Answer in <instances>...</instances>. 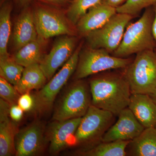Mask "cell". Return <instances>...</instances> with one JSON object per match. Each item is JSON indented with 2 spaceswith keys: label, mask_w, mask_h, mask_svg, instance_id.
Wrapping results in <instances>:
<instances>
[{
  "label": "cell",
  "mask_w": 156,
  "mask_h": 156,
  "mask_svg": "<svg viewBox=\"0 0 156 156\" xmlns=\"http://www.w3.org/2000/svg\"><path fill=\"white\" fill-rule=\"evenodd\" d=\"M92 105L118 116L127 108L131 95L128 81L123 74L106 73L89 82Z\"/></svg>",
  "instance_id": "cell-1"
},
{
  "label": "cell",
  "mask_w": 156,
  "mask_h": 156,
  "mask_svg": "<svg viewBox=\"0 0 156 156\" xmlns=\"http://www.w3.org/2000/svg\"><path fill=\"white\" fill-rule=\"evenodd\" d=\"M153 7L145 9L142 16L127 27L119 46L112 53L121 58L147 50H154L156 42L153 33Z\"/></svg>",
  "instance_id": "cell-2"
},
{
  "label": "cell",
  "mask_w": 156,
  "mask_h": 156,
  "mask_svg": "<svg viewBox=\"0 0 156 156\" xmlns=\"http://www.w3.org/2000/svg\"><path fill=\"white\" fill-rule=\"evenodd\" d=\"M123 75L131 94L150 95L156 90V53L147 50L136 53L134 61L125 68Z\"/></svg>",
  "instance_id": "cell-3"
},
{
  "label": "cell",
  "mask_w": 156,
  "mask_h": 156,
  "mask_svg": "<svg viewBox=\"0 0 156 156\" xmlns=\"http://www.w3.org/2000/svg\"><path fill=\"white\" fill-rule=\"evenodd\" d=\"M31 3L34 21L39 37L47 40L56 36H75L72 24L56 7L35 1Z\"/></svg>",
  "instance_id": "cell-4"
},
{
  "label": "cell",
  "mask_w": 156,
  "mask_h": 156,
  "mask_svg": "<svg viewBox=\"0 0 156 156\" xmlns=\"http://www.w3.org/2000/svg\"><path fill=\"white\" fill-rule=\"evenodd\" d=\"M115 117L110 112L91 105L75 133L76 143L91 147L101 142L104 135L113 124Z\"/></svg>",
  "instance_id": "cell-5"
},
{
  "label": "cell",
  "mask_w": 156,
  "mask_h": 156,
  "mask_svg": "<svg viewBox=\"0 0 156 156\" xmlns=\"http://www.w3.org/2000/svg\"><path fill=\"white\" fill-rule=\"evenodd\" d=\"M132 62L130 58L111 55L103 49L88 48L80 52L75 72L76 80L111 69H125Z\"/></svg>",
  "instance_id": "cell-6"
},
{
  "label": "cell",
  "mask_w": 156,
  "mask_h": 156,
  "mask_svg": "<svg viewBox=\"0 0 156 156\" xmlns=\"http://www.w3.org/2000/svg\"><path fill=\"white\" fill-rule=\"evenodd\" d=\"M92 105L90 87L85 81L77 80L69 87L54 112V121L82 118Z\"/></svg>",
  "instance_id": "cell-7"
},
{
  "label": "cell",
  "mask_w": 156,
  "mask_h": 156,
  "mask_svg": "<svg viewBox=\"0 0 156 156\" xmlns=\"http://www.w3.org/2000/svg\"><path fill=\"white\" fill-rule=\"evenodd\" d=\"M133 17L117 12L101 27L85 36L89 48L103 49L113 53L119 46L126 29Z\"/></svg>",
  "instance_id": "cell-8"
},
{
  "label": "cell",
  "mask_w": 156,
  "mask_h": 156,
  "mask_svg": "<svg viewBox=\"0 0 156 156\" xmlns=\"http://www.w3.org/2000/svg\"><path fill=\"white\" fill-rule=\"evenodd\" d=\"M81 48L80 45L76 48L61 70L34 96L35 111L44 113L52 108L56 96L75 72Z\"/></svg>",
  "instance_id": "cell-9"
},
{
  "label": "cell",
  "mask_w": 156,
  "mask_h": 156,
  "mask_svg": "<svg viewBox=\"0 0 156 156\" xmlns=\"http://www.w3.org/2000/svg\"><path fill=\"white\" fill-rule=\"evenodd\" d=\"M77 40L74 36L64 35L58 39L50 53L40 62V67L47 80H50L56 70L72 56Z\"/></svg>",
  "instance_id": "cell-10"
},
{
  "label": "cell",
  "mask_w": 156,
  "mask_h": 156,
  "mask_svg": "<svg viewBox=\"0 0 156 156\" xmlns=\"http://www.w3.org/2000/svg\"><path fill=\"white\" fill-rule=\"evenodd\" d=\"M15 139V155L33 156L43 153L45 147L44 128L35 122L17 133Z\"/></svg>",
  "instance_id": "cell-11"
},
{
  "label": "cell",
  "mask_w": 156,
  "mask_h": 156,
  "mask_svg": "<svg viewBox=\"0 0 156 156\" xmlns=\"http://www.w3.org/2000/svg\"><path fill=\"white\" fill-rule=\"evenodd\" d=\"M118 116L116 123L113 124L104 135L102 142L130 141L138 136L145 129L128 107L123 110Z\"/></svg>",
  "instance_id": "cell-12"
},
{
  "label": "cell",
  "mask_w": 156,
  "mask_h": 156,
  "mask_svg": "<svg viewBox=\"0 0 156 156\" xmlns=\"http://www.w3.org/2000/svg\"><path fill=\"white\" fill-rule=\"evenodd\" d=\"M116 13V8L109 5L103 0L102 2L89 9L79 20L76 25L77 32L85 37L101 27Z\"/></svg>",
  "instance_id": "cell-13"
},
{
  "label": "cell",
  "mask_w": 156,
  "mask_h": 156,
  "mask_svg": "<svg viewBox=\"0 0 156 156\" xmlns=\"http://www.w3.org/2000/svg\"><path fill=\"white\" fill-rule=\"evenodd\" d=\"M11 105L0 99V156H11L16 154L15 139L18 133L14 121L9 115Z\"/></svg>",
  "instance_id": "cell-14"
},
{
  "label": "cell",
  "mask_w": 156,
  "mask_h": 156,
  "mask_svg": "<svg viewBox=\"0 0 156 156\" xmlns=\"http://www.w3.org/2000/svg\"><path fill=\"white\" fill-rule=\"evenodd\" d=\"M82 118L62 121H54L50 125L48 135L50 142V154H56L66 147L69 138L76 133Z\"/></svg>",
  "instance_id": "cell-15"
},
{
  "label": "cell",
  "mask_w": 156,
  "mask_h": 156,
  "mask_svg": "<svg viewBox=\"0 0 156 156\" xmlns=\"http://www.w3.org/2000/svg\"><path fill=\"white\" fill-rule=\"evenodd\" d=\"M30 5L23 8L14 23L12 42L16 51L38 37Z\"/></svg>",
  "instance_id": "cell-16"
},
{
  "label": "cell",
  "mask_w": 156,
  "mask_h": 156,
  "mask_svg": "<svg viewBox=\"0 0 156 156\" xmlns=\"http://www.w3.org/2000/svg\"><path fill=\"white\" fill-rule=\"evenodd\" d=\"M128 107L144 128L156 127V103L150 95L131 94Z\"/></svg>",
  "instance_id": "cell-17"
},
{
  "label": "cell",
  "mask_w": 156,
  "mask_h": 156,
  "mask_svg": "<svg viewBox=\"0 0 156 156\" xmlns=\"http://www.w3.org/2000/svg\"><path fill=\"white\" fill-rule=\"evenodd\" d=\"M126 154L134 156H156V128H146L134 139L130 140Z\"/></svg>",
  "instance_id": "cell-18"
},
{
  "label": "cell",
  "mask_w": 156,
  "mask_h": 156,
  "mask_svg": "<svg viewBox=\"0 0 156 156\" xmlns=\"http://www.w3.org/2000/svg\"><path fill=\"white\" fill-rule=\"evenodd\" d=\"M47 80L39 63H34L24 68L22 76L14 87L22 95L34 89H41L44 86Z\"/></svg>",
  "instance_id": "cell-19"
},
{
  "label": "cell",
  "mask_w": 156,
  "mask_h": 156,
  "mask_svg": "<svg viewBox=\"0 0 156 156\" xmlns=\"http://www.w3.org/2000/svg\"><path fill=\"white\" fill-rule=\"evenodd\" d=\"M45 40L38 36L36 40L16 51L13 58L24 67L34 63H40L44 57L43 52Z\"/></svg>",
  "instance_id": "cell-20"
},
{
  "label": "cell",
  "mask_w": 156,
  "mask_h": 156,
  "mask_svg": "<svg viewBox=\"0 0 156 156\" xmlns=\"http://www.w3.org/2000/svg\"><path fill=\"white\" fill-rule=\"evenodd\" d=\"M13 0H1L0 8V57L10 56L8 51L11 34V15Z\"/></svg>",
  "instance_id": "cell-21"
},
{
  "label": "cell",
  "mask_w": 156,
  "mask_h": 156,
  "mask_svg": "<svg viewBox=\"0 0 156 156\" xmlns=\"http://www.w3.org/2000/svg\"><path fill=\"white\" fill-rule=\"evenodd\" d=\"M130 141L116 140L101 142L81 152L80 154L86 156H125L126 148Z\"/></svg>",
  "instance_id": "cell-22"
},
{
  "label": "cell",
  "mask_w": 156,
  "mask_h": 156,
  "mask_svg": "<svg viewBox=\"0 0 156 156\" xmlns=\"http://www.w3.org/2000/svg\"><path fill=\"white\" fill-rule=\"evenodd\" d=\"M24 68L13 57H0V75L14 86L19 82Z\"/></svg>",
  "instance_id": "cell-23"
},
{
  "label": "cell",
  "mask_w": 156,
  "mask_h": 156,
  "mask_svg": "<svg viewBox=\"0 0 156 156\" xmlns=\"http://www.w3.org/2000/svg\"><path fill=\"white\" fill-rule=\"evenodd\" d=\"M103 0H73L68 7L66 16L73 25H76L79 20L89 9L102 2Z\"/></svg>",
  "instance_id": "cell-24"
},
{
  "label": "cell",
  "mask_w": 156,
  "mask_h": 156,
  "mask_svg": "<svg viewBox=\"0 0 156 156\" xmlns=\"http://www.w3.org/2000/svg\"><path fill=\"white\" fill-rule=\"evenodd\" d=\"M156 4V0H127L126 3L116 9L117 13L134 16L143 9Z\"/></svg>",
  "instance_id": "cell-25"
},
{
  "label": "cell",
  "mask_w": 156,
  "mask_h": 156,
  "mask_svg": "<svg viewBox=\"0 0 156 156\" xmlns=\"http://www.w3.org/2000/svg\"><path fill=\"white\" fill-rule=\"evenodd\" d=\"M20 94L14 86L4 78L0 77V96L1 98L10 105L17 104Z\"/></svg>",
  "instance_id": "cell-26"
},
{
  "label": "cell",
  "mask_w": 156,
  "mask_h": 156,
  "mask_svg": "<svg viewBox=\"0 0 156 156\" xmlns=\"http://www.w3.org/2000/svg\"><path fill=\"white\" fill-rule=\"evenodd\" d=\"M17 104L24 112H28L34 109V98L30 94L29 92L24 93L20 96Z\"/></svg>",
  "instance_id": "cell-27"
},
{
  "label": "cell",
  "mask_w": 156,
  "mask_h": 156,
  "mask_svg": "<svg viewBox=\"0 0 156 156\" xmlns=\"http://www.w3.org/2000/svg\"><path fill=\"white\" fill-rule=\"evenodd\" d=\"M23 110L17 104L11 105L9 111V115L14 122H19L22 119L23 115Z\"/></svg>",
  "instance_id": "cell-28"
},
{
  "label": "cell",
  "mask_w": 156,
  "mask_h": 156,
  "mask_svg": "<svg viewBox=\"0 0 156 156\" xmlns=\"http://www.w3.org/2000/svg\"><path fill=\"white\" fill-rule=\"evenodd\" d=\"M33 1L44 3L56 8H60L66 6L68 7L73 0H31V2Z\"/></svg>",
  "instance_id": "cell-29"
},
{
  "label": "cell",
  "mask_w": 156,
  "mask_h": 156,
  "mask_svg": "<svg viewBox=\"0 0 156 156\" xmlns=\"http://www.w3.org/2000/svg\"><path fill=\"white\" fill-rule=\"evenodd\" d=\"M104 1L109 5L117 9L118 7L122 6L124 3H126L127 0H104Z\"/></svg>",
  "instance_id": "cell-30"
},
{
  "label": "cell",
  "mask_w": 156,
  "mask_h": 156,
  "mask_svg": "<svg viewBox=\"0 0 156 156\" xmlns=\"http://www.w3.org/2000/svg\"><path fill=\"white\" fill-rule=\"evenodd\" d=\"M13 1L16 5L23 9L29 5L31 3V0H13Z\"/></svg>",
  "instance_id": "cell-31"
},
{
  "label": "cell",
  "mask_w": 156,
  "mask_h": 156,
  "mask_svg": "<svg viewBox=\"0 0 156 156\" xmlns=\"http://www.w3.org/2000/svg\"><path fill=\"white\" fill-rule=\"evenodd\" d=\"M154 12V17L153 23V33L154 37L156 42V4L153 6Z\"/></svg>",
  "instance_id": "cell-32"
},
{
  "label": "cell",
  "mask_w": 156,
  "mask_h": 156,
  "mask_svg": "<svg viewBox=\"0 0 156 156\" xmlns=\"http://www.w3.org/2000/svg\"><path fill=\"white\" fill-rule=\"evenodd\" d=\"M150 95L152 98H153V99L154 101L156 103V90L155 92H154V93H153V94H151Z\"/></svg>",
  "instance_id": "cell-33"
}]
</instances>
